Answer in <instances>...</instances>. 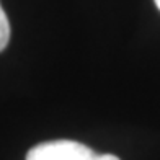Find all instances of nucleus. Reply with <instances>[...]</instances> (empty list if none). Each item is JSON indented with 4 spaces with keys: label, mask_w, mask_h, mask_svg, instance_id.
Instances as JSON below:
<instances>
[{
    "label": "nucleus",
    "mask_w": 160,
    "mask_h": 160,
    "mask_svg": "<svg viewBox=\"0 0 160 160\" xmlns=\"http://www.w3.org/2000/svg\"><path fill=\"white\" fill-rule=\"evenodd\" d=\"M26 160H119L113 154H97L77 141H49L28 150Z\"/></svg>",
    "instance_id": "f257e3e1"
},
{
    "label": "nucleus",
    "mask_w": 160,
    "mask_h": 160,
    "mask_svg": "<svg viewBox=\"0 0 160 160\" xmlns=\"http://www.w3.org/2000/svg\"><path fill=\"white\" fill-rule=\"evenodd\" d=\"M154 2H155V5H157V8L160 10V0H154Z\"/></svg>",
    "instance_id": "7ed1b4c3"
},
{
    "label": "nucleus",
    "mask_w": 160,
    "mask_h": 160,
    "mask_svg": "<svg viewBox=\"0 0 160 160\" xmlns=\"http://www.w3.org/2000/svg\"><path fill=\"white\" fill-rule=\"evenodd\" d=\"M10 41V21L7 18V13L0 5V52L7 48Z\"/></svg>",
    "instance_id": "f03ea898"
}]
</instances>
